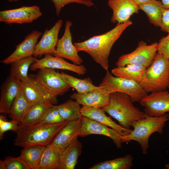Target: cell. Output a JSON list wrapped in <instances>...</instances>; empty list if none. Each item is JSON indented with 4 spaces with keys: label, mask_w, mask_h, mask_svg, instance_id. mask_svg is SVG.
Listing matches in <instances>:
<instances>
[{
    "label": "cell",
    "mask_w": 169,
    "mask_h": 169,
    "mask_svg": "<svg viewBox=\"0 0 169 169\" xmlns=\"http://www.w3.org/2000/svg\"><path fill=\"white\" fill-rule=\"evenodd\" d=\"M158 45L157 42L148 45L146 42L141 41L134 51L120 56L115 65L117 67H120L128 64H140L147 68L157 53Z\"/></svg>",
    "instance_id": "obj_8"
},
{
    "label": "cell",
    "mask_w": 169,
    "mask_h": 169,
    "mask_svg": "<svg viewBox=\"0 0 169 169\" xmlns=\"http://www.w3.org/2000/svg\"><path fill=\"white\" fill-rule=\"evenodd\" d=\"M169 79V59L157 54L139 83L147 93L166 90Z\"/></svg>",
    "instance_id": "obj_5"
},
{
    "label": "cell",
    "mask_w": 169,
    "mask_h": 169,
    "mask_svg": "<svg viewBox=\"0 0 169 169\" xmlns=\"http://www.w3.org/2000/svg\"><path fill=\"white\" fill-rule=\"evenodd\" d=\"M133 158L130 155L115 159L100 162L90 169H130L133 166Z\"/></svg>",
    "instance_id": "obj_31"
},
{
    "label": "cell",
    "mask_w": 169,
    "mask_h": 169,
    "mask_svg": "<svg viewBox=\"0 0 169 169\" xmlns=\"http://www.w3.org/2000/svg\"><path fill=\"white\" fill-rule=\"evenodd\" d=\"M64 121L59 113L56 105H54L40 119L34 122L22 126L32 127L43 125L56 124Z\"/></svg>",
    "instance_id": "obj_33"
},
{
    "label": "cell",
    "mask_w": 169,
    "mask_h": 169,
    "mask_svg": "<svg viewBox=\"0 0 169 169\" xmlns=\"http://www.w3.org/2000/svg\"><path fill=\"white\" fill-rule=\"evenodd\" d=\"M62 151L51 144L42 153L38 169H59Z\"/></svg>",
    "instance_id": "obj_26"
},
{
    "label": "cell",
    "mask_w": 169,
    "mask_h": 169,
    "mask_svg": "<svg viewBox=\"0 0 169 169\" xmlns=\"http://www.w3.org/2000/svg\"><path fill=\"white\" fill-rule=\"evenodd\" d=\"M46 146H32L24 147L19 157L29 169H38L42 155Z\"/></svg>",
    "instance_id": "obj_28"
},
{
    "label": "cell",
    "mask_w": 169,
    "mask_h": 169,
    "mask_svg": "<svg viewBox=\"0 0 169 169\" xmlns=\"http://www.w3.org/2000/svg\"><path fill=\"white\" fill-rule=\"evenodd\" d=\"M59 113L65 121L78 119L82 116L80 105L76 101L69 100L65 102L56 105Z\"/></svg>",
    "instance_id": "obj_30"
},
{
    "label": "cell",
    "mask_w": 169,
    "mask_h": 169,
    "mask_svg": "<svg viewBox=\"0 0 169 169\" xmlns=\"http://www.w3.org/2000/svg\"><path fill=\"white\" fill-rule=\"evenodd\" d=\"M169 119V115L167 114L160 117L146 115L144 119L132 123L131 126L133 127V130L128 135L123 136L121 143H128L132 140L136 141L140 145L142 153L146 154L149 147L150 136L155 132L162 133L165 123Z\"/></svg>",
    "instance_id": "obj_4"
},
{
    "label": "cell",
    "mask_w": 169,
    "mask_h": 169,
    "mask_svg": "<svg viewBox=\"0 0 169 169\" xmlns=\"http://www.w3.org/2000/svg\"><path fill=\"white\" fill-rule=\"evenodd\" d=\"M147 68L142 65L128 64L117 67L112 69L111 72L115 76L140 83L144 76Z\"/></svg>",
    "instance_id": "obj_22"
},
{
    "label": "cell",
    "mask_w": 169,
    "mask_h": 169,
    "mask_svg": "<svg viewBox=\"0 0 169 169\" xmlns=\"http://www.w3.org/2000/svg\"><path fill=\"white\" fill-rule=\"evenodd\" d=\"M157 53L162 54L169 59V33L166 36L162 37L159 41Z\"/></svg>",
    "instance_id": "obj_37"
},
{
    "label": "cell",
    "mask_w": 169,
    "mask_h": 169,
    "mask_svg": "<svg viewBox=\"0 0 169 169\" xmlns=\"http://www.w3.org/2000/svg\"><path fill=\"white\" fill-rule=\"evenodd\" d=\"M72 23L70 21L66 22L64 33L59 39L54 56L65 58L71 61L75 64L80 65L83 60L78 54L76 47L72 43L70 28Z\"/></svg>",
    "instance_id": "obj_12"
},
{
    "label": "cell",
    "mask_w": 169,
    "mask_h": 169,
    "mask_svg": "<svg viewBox=\"0 0 169 169\" xmlns=\"http://www.w3.org/2000/svg\"><path fill=\"white\" fill-rule=\"evenodd\" d=\"M54 103L50 100H45L32 104L20 125H25L39 120L54 105Z\"/></svg>",
    "instance_id": "obj_24"
},
{
    "label": "cell",
    "mask_w": 169,
    "mask_h": 169,
    "mask_svg": "<svg viewBox=\"0 0 169 169\" xmlns=\"http://www.w3.org/2000/svg\"><path fill=\"white\" fill-rule=\"evenodd\" d=\"M147 115L160 117L169 112V92L166 90L147 95L139 102Z\"/></svg>",
    "instance_id": "obj_9"
},
{
    "label": "cell",
    "mask_w": 169,
    "mask_h": 169,
    "mask_svg": "<svg viewBox=\"0 0 169 169\" xmlns=\"http://www.w3.org/2000/svg\"><path fill=\"white\" fill-rule=\"evenodd\" d=\"M22 88L30 105L45 100H50L54 103L56 102L43 91L33 77H30L28 81L22 82Z\"/></svg>",
    "instance_id": "obj_25"
},
{
    "label": "cell",
    "mask_w": 169,
    "mask_h": 169,
    "mask_svg": "<svg viewBox=\"0 0 169 169\" xmlns=\"http://www.w3.org/2000/svg\"><path fill=\"white\" fill-rule=\"evenodd\" d=\"M77 137L62 151L59 169H74L82 152V145Z\"/></svg>",
    "instance_id": "obj_21"
},
{
    "label": "cell",
    "mask_w": 169,
    "mask_h": 169,
    "mask_svg": "<svg viewBox=\"0 0 169 169\" xmlns=\"http://www.w3.org/2000/svg\"><path fill=\"white\" fill-rule=\"evenodd\" d=\"M60 75L70 87L74 89L78 93H85L93 90L98 87L93 84L89 78L79 79L63 72H62Z\"/></svg>",
    "instance_id": "obj_32"
},
{
    "label": "cell",
    "mask_w": 169,
    "mask_h": 169,
    "mask_svg": "<svg viewBox=\"0 0 169 169\" xmlns=\"http://www.w3.org/2000/svg\"><path fill=\"white\" fill-rule=\"evenodd\" d=\"M53 3L56 10V14L58 15L62 9L66 5L72 3L83 4L87 7L94 5L91 0H51Z\"/></svg>",
    "instance_id": "obj_36"
},
{
    "label": "cell",
    "mask_w": 169,
    "mask_h": 169,
    "mask_svg": "<svg viewBox=\"0 0 169 169\" xmlns=\"http://www.w3.org/2000/svg\"><path fill=\"white\" fill-rule=\"evenodd\" d=\"M81 121V118L69 121L57 134L51 144L61 151L63 150L79 136Z\"/></svg>",
    "instance_id": "obj_20"
},
{
    "label": "cell",
    "mask_w": 169,
    "mask_h": 169,
    "mask_svg": "<svg viewBox=\"0 0 169 169\" xmlns=\"http://www.w3.org/2000/svg\"><path fill=\"white\" fill-rule=\"evenodd\" d=\"M105 111L102 108H96L86 106L81 108L82 116L94 120L114 129L122 136L128 135L132 131L126 129L114 122L105 114Z\"/></svg>",
    "instance_id": "obj_19"
},
{
    "label": "cell",
    "mask_w": 169,
    "mask_h": 169,
    "mask_svg": "<svg viewBox=\"0 0 169 169\" xmlns=\"http://www.w3.org/2000/svg\"><path fill=\"white\" fill-rule=\"evenodd\" d=\"M168 89H169V81H168Z\"/></svg>",
    "instance_id": "obj_42"
},
{
    "label": "cell",
    "mask_w": 169,
    "mask_h": 169,
    "mask_svg": "<svg viewBox=\"0 0 169 169\" xmlns=\"http://www.w3.org/2000/svg\"><path fill=\"white\" fill-rule=\"evenodd\" d=\"M30 105L21 86L19 93L12 104L8 114L9 117L20 125Z\"/></svg>",
    "instance_id": "obj_23"
},
{
    "label": "cell",
    "mask_w": 169,
    "mask_h": 169,
    "mask_svg": "<svg viewBox=\"0 0 169 169\" xmlns=\"http://www.w3.org/2000/svg\"><path fill=\"white\" fill-rule=\"evenodd\" d=\"M108 5L113 11L110 21L113 23L126 22L139 10L134 0H108Z\"/></svg>",
    "instance_id": "obj_16"
},
{
    "label": "cell",
    "mask_w": 169,
    "mask_h": 169,
    "mask_svg": "<svg viewBox=\"0 0 169 169\" xmlns=\"http://www.w3.org/2000/svg\"><path fill=\"white\" fill-rule=\"evenodd\" d=\"M0 169H29L27 164L18 156H8L0 161Z\"/></svg>",
    "instance_id": "obj_34"
},
{
    "label": "cell",
    "mask_w": 169,
    "mask_h": 169,
    "mask_svg": "<svg viewBox=\"0 0 169 169\" xmlns=\"http://www.w3.org/2000/svg\"><path fill=\"white\" fill-rule=\"evenodd\" d=\"M33 78L43 91L56 101L58 95L63 94L71 87L63 79L60 74L54 69H39Z\"/></svg>",
    "instance_id": "obj_7"
},
{
    "label": "cell",
    "mask_w": 169,
    "mask_h": 169,
    "mask_svg": "<svg viewBox=\"0 0 169 169\" xmlns=\"http://www.w3.org/2000/svg\"><path fill=\"white\" fill-rule=\"evenodd\" d=\"M36 59L34 57L31 56L12 63L10 76L21 82L28 81L30 79L28 74L29 68L35 62Z\"/></svg>",
    "instance_id": "obj_29"
},
{
    "label": "cell",
    "mask_w": 169,
    "mask_h": 169,
    "mask_svg": "<svg viewBox=\"0 0 169 169\" xmlns=\"http://www.w3.org/2000/svg\"><path fill=\"white\" fill-rule=\"evenodd\" d=\"M42 32L34 30L28 34L24 40L16 46L14 52L9 56L3 59L1 63L8 64L27 57L33 55L38 40Z\"/></svg>",
    "instance_id": "obj_15"
},
{
    "label": "cell",
    "mask_w": 169,
    "mask_h": 169,
    "mask_svg": "<svg viewBox=\"0 0 169 169\" xmlns=\"http://www.w3.org/2000/svg\"><path fill=\"white\" fill-rule=\"evenodd\" d=\"M139 9L144 11L150 23L160 27L164 8L161 1L151 0L138 5Z\"/></svg>",
    "instance_id": "obj_27"
},
{
    "label": "cell",
    "mask_w": 169,
    "mask_h": 169,
    "mask_svg": "<svg viewBox=\"0 0 169 169\" xmlns=\"http://www.w3.org/2000/svg\"><path fill=\"white\" fill-rule=\"evenodd\" d=\"M22 82L10 76L2 86L0 99V112L8 114L12 104L19 93Z\"/></svg>",
    "instance_id": "obj_18"
},
{
    "label": "cell",
    "mask_w": 169,
    "mask_h": 169,
    "mask_svg": "<svg viewBox=\"0 0 169 169\" xmlns=\"http://www.w3.org/2000/svg\"><path fill=\"white\" fill-rule=\"evenodd\" d=\"M109 94L99 86L96 89L85 93H73L70 97L83 106L102 108L109 104Z\"/></svg>",
    "instance_id": "obj_17"
},
{
    "label": "cell",
    "mask_w": 169,
    "mask_h": 169,
    "mask_svg": "<svg viewBox=\"0 0 169 169\" xmlns=\"http://www.w3.org/2000/svg\"><path fill=\"white\" fill-rule=\"evenodd\" d=\"M69 121L28 127L20 125L14 145L23 148L32 146H46L51 143L59 132Z\"/></svg>",
    "instance_id": "obj_3"
},
{
    "label": "cell",
    "mask_w": 169,
    "mask_h": 169,
    "mask_svg": "<svg viewBox=\"0 0 169 169\" xmlns=\"http://www.w3.org/2000/svg\"><path fill=\"white\" fill-rule=\"evenodd\" d=\"M63 24V21L59 19L49 29H45L41 39L37 43L33 56L40 57L43 55H54L59 39V30Z\"/></svg>",
    "instance_id": "obj_14"
},
{
    "label": "cell",
    "mask_w": 169,
    "mask_h": 169,
    "mask_svg": "<svg viewBox=\"0 0 169 169\" xmlns=\"http://www.w3.org/2000/svg\"><path fill=\"white\" fill-rule=\"evenodd\" d=\"M160 27L164 32L169 33V8H164Z\"/></svg>",
    "instance_id": "obj_38"
},
{
    "label": "cell",
    "mask_w": 169,
    "mask_h": 169,
    "mask_svg": "<svg viewBox=\"0 0 169 169\" xmlns=\"http://www.w3.org/2000/svg\"><path fill=\"white\" fill-rule=\"evenodd\" d=\"M108 94L115 92L125 93L133 102H139L147 93L139 83L133 81L114 76L107 70L99 85Z\"/></svg>",
    "instance_id": "obj_6"
},
{
    "label": "cell",
    "mask_w": 169,
    "mask_h": 169,
    "mask_svg": "<svg viewBox=\"0 0 169 169\" xmlns=\"http://www.w3.org/2000/svg\"><path fill=\"white\" fill-rule=\"evenodd\" d=\"M30 68L31 70L33 71L43 68L68 70L79 75H84L87 71L86 69L83 65L71 64L63 58L53 56L49 54L44 55V57L40 59H36Z\"/></svg>",
    "instance_id": "obj_13"
},
{
    "label": "cell",
    "mask_w": 169,
    "mask_h": 169,
    "mask_svg": "<svg viewBox=\"0 0 169 169\" xmlns=\"http://www.w3.org/2000/svg\"><path fill=\"white\" fill-rule=\"evenodd\" d=\"M161 2L164 8H169V0H161Z\"/></svg>",
    "instance_id": "obj_39"
},
{
    "label": "cell",
    "mask_w": 169,
    "mask_h": 169,
    "mask_svg": "<svg viewBox=\"0 0 169 169\" xmlns=\"http://www.w3.org/2000/svg\"><path fill=\"white\" fill-rule=\"evenodd\" d=\"M132 24L130 20L124 23H117L113 28L104 34L93 36L74 44L78 52L82 51L87 53L107 71L109 67L108 57L113 45L124 31Z\"/></svg>",
    "instance_id": "obj_1"
},
{
    "label": "cell",
    "mask_w": 169,
    "mask_h": 169,
    "mask_svg": "<svg viewBox=\"0 0 169 169\" xmlns=\"http://www.w3.org/2000/svg\"><path fill=\"white\" fill-rule=\"evenodd\" d=\"M109 104L102 108L116 119L122 127L130 129L134 121L144 119L146 114L136 107L130 96L121 92L110 94Z\"/></svg>",
    "instance_id": "obj_2"
},
{
    "label": "cell",
    "mask_w": 169,
    "mask_h": 169,
    "mask_svg": "<svg viewBox=\"0 0 169 169\" xmlns=\"http://www.w3.org/2000/svg\"><path fill=\"white\" fill-rule=\"evenodd\" d=\"M20 125L15 121L12 120L8 121L5 115H0V140L3 138L4 134L9 131H14L16 133L18 132Z\"/></svg>",
    "instance_id": "obj_35"
},
{
    "label": "cell",
    "mask_w": 169,
    "mask_h": 169,
    "mask_svg": "<svg viewBox=\"0 0 169 169\" xmlns=\"http://www.w3.org/2000/svg\"><path fill=\"white\" fill-rule=\"evenodd\" d=\"M6 0L9 2H17L19 1V0Z\"/></svg>",
    "instance_id": "obj_41"
},
{
    "label": "cell",
    "mask_w": 169,
    "mask_h": 169,
    "mask_svg": "<svg viewBox=\"0 0 169 169\" xmlns=\"http://www.w3.org/2000/svg\"><path fill=\"white\" fill-rule=\"evenodd\" d=\"M97 134L108 137L112 140L118 148L121 147L123 136L112 128L87 117H81L79 136Z\"/></svg>",
    "instance_id": "obj_11"
},
{
    "label": "cell",
    "mask_w": 169,
    "mask_h": 169,
    "mask_svg": "<svg viewBox=\"0 0 169 169\" xmlns=\"http://www.w3.org/2000/svg\"><path fill=\"white\" fill-rule=\"evenodd\" d=\"M135 3L138 5L142 4L151 0H134Z\"/></svg>",
    "instance_id": "obj_40"
},
{
    "label": "cell",
    "mask_w": 169,
    "mask_h": 169,
    "mask_svg": "<svg viewBox=\"0 0 169 169\" xmlns=\"http://www.w3.org/2000/svg\"><path fill=\"white\" fill-rule=\"evenodd\" d=\"M42 15L37 6H23L20 8L1 11L0 22L7 24H22L32 23Z\"/></svg>",
    "instance_id": "obj_10"
}]
</instances>
